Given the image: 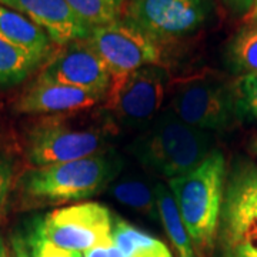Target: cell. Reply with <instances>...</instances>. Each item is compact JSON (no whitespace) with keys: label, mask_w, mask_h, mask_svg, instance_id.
<instances>
[{"label":"cell","mask_w":257,"mask_h":257,"mask_svg":"<svg viewBox=\"0 0 257 257\" xmlns=\"http://www.w3.org/2000/svg\"><path fill=\"white\" fill-rule=\"evenodd\" d=\"M177 210L197 257H210L220 226L226 190V160L213 150L196 169L169 180Z\"/></svg>","instance_id":"obj_1"},{"label":"cell","mask_w":257,"mask_h":257,"mask_svg":"<svg viewBox=\"0 0 257 257\" xmlns=\"http://www.w3.org/2000/svg\"><path fill=\"white\" fill-rule=\"evenodd\" d=\"M213 135L162 111L128 146L140 165L172 180L196 169L213 152Z\"/></svg>","instance_id":"obj_2"},{"label":"cell","mask_w":257,"mask_h":257,"mask_svg":"<svg viewBox=\"0 0 257 257\" xmlns=\"http://www.w3.org/2000/svg\"><path fill=\"white\" fill-rule=\"evenodd\" d=\"M80 113L55 114L37 121L26 136L29 162L36 167H45L104 152L101 149L113 136V124L86 120Z\"/></svg>","instance_id":"obj_3"},{"label":"cell","mask_w":257,"mask_h":257,"mask_svg":"<svg viewBox=\"0 0 257 257\" xmlns=\"http://www.w3.org/2000/svg\"><path fill=\"white\" fill-rule=\"evenodd\" d=\"M120 170L119 155L104 150L73 162L35 167L23 177V189L40 202H76L100 193L117 179Z\"/></svg>","instance_id":"obj_4"},{"label":"cell","mask_w":257,"mask_h":257,"mask_svg":"<svg viewBox=\"0 0 257 257\" xmlns=\"http://www.w3.org/2000/svg\"><path fill=\"white\" fill-rule=\"evenodd\" d=\"M170 110L186 124L211 135L229 130L240 120L233 83L209 74L177 83Z\"/></svg>","instance_id":"obj_5"},{"label":"cell","mask_w":257,"mask_h":257,"mask_svg":"<svg viewBox=\"0 0 257 257\" xmlns=\"http://www.w3.org/2000/svg\"><path fill=\"white\" fill-rule=\"evenodd\" d=\"M169 86V74L159 64L113 77L106 94V109L120 126L145 128L160 113Z\"/></svg>","instance_id":"obj_6"},{"label":"cell","mask_w":257,"mask_h":257,"mask_svg":"<svg viewBox=\"0 0 257 257\" xmlns=\"http://www.w3.org/2000/svg\"><path fill=\"white\" fill-rule=\"evenodd\" d=\"M126 22L155 42H169L196 33L209 22L213 0H130Z\"/></svg>","instance_id":"obj_7"},{"label":"cell","mask_w":257,"mask_h":257,"mask_svg":"<svg viewBox=\"0 0 257 257\" xmlns=\"http://www.w3.org/2000/svg\"><path fill=\"white\" fill-rule=\"evenodd\" d=\"M40 226L53 244L83 254L111 239L113 219L104 204L84 202L50 211Z\"/></svg>","instance_id":"obj_8"},{"label":"cell","mask_w":257,"mask_h":257,"mask_svg":"<svg viewBox=\"0 0 257 257\" xmlns=\"http://www.w3.org/2000/svg\"><path fill=\"white\" fill-rule=\"evenodd\" d=\"M87 42L100 56L111 79L132 73L149 64H159L157 43L126 20L92 28Z\"/></svg>","instance_id":"obj_9"},{"label":"cell","mask_w":257,"mask_h":257,"mask_svg":"<svg viewBox=\"0 0 257 257\" xmlns=\"http://www.w3.org/2000/svg\"><path fill=\"white\" fill-rule=\"evenodd\" d=\"M36 82L79 87L106 96L111 76L87 39L60 46L43 64Z\"/></svg>","instance_id":"obj_10"},{"label":"cell","mask_w":257,"mask_h":257,"mask_svg":"<svg viewBox=\"0 0 257 257\" xmlns=\"http://www.w3.org/2000/svg\"><path fill=\"white\" fill-rule=\"evenodd\" d=\"M0 5L30 19L59 46L87 39L92 32L64 0H0Z\"/></svg>","instance_id":"obj_11"},{"label":"cell","mask_w":257,"mask_h":257,"mask_svg":"<svg viewBox=\"0 0 257 257\" xmlns=\"http://www.w3.org/2000/svg\"><path fill=\"white\" fill-rule=\"evenodd\" d=\"M106 96L79 87L36 82L19 99L18 107L22 113L35 114H63L89 110Z\"/></svg>","instance_id":"obj_12"},{"label":"cell","mask_w":257,"mask_h":257,"mask_svg":"<svg viewBox=\"0 0 257 257\" xmlns=\"http://www.w3.org/2000/svg\"><path fill=\"white\" fill-rule=\"evenodd\" d=\"M0 36L40 59H46L55 45L43 29L3 5H0Z\"/></svg>","instance_id":"obj_13"},{"label":"cell","mask_w":257,"mask_h":257,"mask_svg":"<svg viewBox=\"0 0 257 257\" xmlns=\"http://www.w3.org/2000/svg\"><path fill=\"white\" fill-rule=\"evenodd\" d=\"M221 217H257V167H246L231 176L224 190Z\"/></svg>","instance_id":"obj_14"},{"label":"cell","mask_w":257,"mask_h":257,"mask_svg":"<svg viewBox=\"0 0 257 257\" xmlns=\"http://www.w3.org/2000/svg\"><path fill=\"white\" fill-rule=\"evenodd\" d=\"M216 243L220 257H257V217H220Z\"/></svg>","instance_id":"obj_15"},{"label":"cell","mask_w":257,"mask_h":257,"mask_svg":"<svg viewBox=\"0 0 257 257\" xmlns=\"http://www.w3.org/2000/svg\"><path fill=\"white\" fill-rule=\"evenodd\" d=\"M155 193H156L159 217L163 223L166 233L172 240V244L179 257H197L190 236L184 227L180 213L177 210L172 190L163 183H156Z\"/></svg>","instance_id":"obj_16"},{"label":"cell","mask_w":257,"mask_h":257,"mask_svg":"<svg viewBox=\"0 0 257 257\" xmlns=\"http://www.w3.org/2000/svg\"><path fill=\"white\" fill-rule=\"evenodd\" d=\"M111 239L124 257H173L163 241L120 219L113 221Z\"/></svg>","instance_id":"obj_17"},{"label":"cell","mask_w":257,"mask_h":257,"mask_svg":"<svg viewBox=\"0 0 257 257\" xmlns=\"http://www.w3.org/2000/svg\"><path fill=\"white\" fill-rule=\"evenodd\" d=\"M226 63L233 73H257V23H246L233 36L226 50Z\"/></svg>","instance_id":"obj_18"},{"label":"cell","mask_w":257,"mask_h":257,"mask_svg":"<svg viewBox=\"0 0 257 257\" xmlns=\"http://www.w3.org/2000/svg\"><path fill=\"white\" fill-rule=\"evenodd\" d=\"M43 59L9 43L0 36V86L23 82Z\"/></svg>","instance_id":"obj_19"},{"label":"cell","mask_w":257,"mask_h":257,"mask_svg":"<svg viewBox=\"0 0 257 257\" xmlns=\"http://www.w3.org/2000/svg\"><path fill=\"white\" fill-rule=\"evenodd\" d=\"M12 246L16 257H82L80 253L69 251L53 244L47 239L40 226V219L35 220L28 229L18 231Z\"/></svg>","instance_id":"obj_20"},{"label":"cell","mask_w":257,"mask_h":257,"mask_svg":"<svg viewBox=\"0 0 257 257\" xmlns=\"http://www.w3.org/2000/svg\"><path fill=\"white\" fill-rule=\"evenodd\" d=\"M110 192L121 204L145 213L153 219L159 217L155 186L150 187L146 182L139 179H124L111 186Z\"/></svg>","instance_id":"obj_21"},{"label":"cell","mask_w":257,"mask_h":257,"mask_svg":"<svg viewBox=\"0 0 257 257\" xmlns=\"http://www.w3.org/2000/svg\"><path fill=\"white\" fill-rule=\"evenodd\" d=\"M69 8L90 28L119 20L124 0H64Z\"/></svg>","instance_id":"obj_22"},{"label":"cell","mask_w":257,"mask_h":257,"mask_svg":"<svg viewBox=\"0 0 257 257\" xmlns=\"http://www.w3.org/2000/svg\"><path fill=\"white\" fill-rule=\"evenodd\" d=\"M233 87L240 119L257 120V73L240 76Z\"/></svg>","instance_id":"obj_23"},{"label":"cell","mask_w":257,"mask_h":257,"mask_svg":"<svg viewBox=\"0 0 257 257\" xmlns=\"http://www.w3.org/2000/svg\"><path fill=\"white\" fill-rule=\"evenodd\" d=\"M10 186H12V166L6 159L0 157V217L8 202Z\"/></svg>","instance_id":"obj_24"},{"label":"cell","mask_w":257,"mask_h":257,"mask_svg":"<svg viewBox=\"0 0 257 257\" xmlns=\"http://www.w3.org/2000/svg\"><path fill=\"white\" fill-rule=\"evenodd\" d=\"M221 2L226 6V9L236 16H246L254 3V0H221Z\"/></svg>","instance_id":"obj_25"},{"label":"cell","mask_w":257,"mask_h":257,"mask_svg":"<svg viewBox=\"0 0 257 257\" xmlns=\"http://www.w3.org/2000/svg\"><path fill=\"white\" fill-rule=\"evenodd\" d=\"M111 243H113V239H110L106 243H101L96 247L89 248L86 250L82 254V257H109V250H110Z\"/></svg>","instance_id":"obj_26"},{"label":"cell","mask_w":257,"mask_h":257,"mask_svg":"<svg viewBox=\"0 0 257 257\" xmlns=\"http://www.w3.org/2000/svg\"><path fill=\"white\" fill-rule=\"evenodd\" d=\"M244 18H246V23H257V0H254L251 9L248 10Z\"/></svg>","instance_id":"obj_27"},{"label":"cell","mask_w":257,"mask_h":257,"mask_svg":"<svg viewBox=\"0 0 257 257\" xmlns=\"http://www.w3.org/2000/svg\"><path fill=\"white\" fill-rule=\"evenodd\" d=\"M109 257H124L123 256V253L120 251V248L114 244V243H111L110 250H109Z\"/></svg>","instance_id":"obj_28"},{"label":"cell","mask_w":257,"mask_h":257,"mask_svg":"<svg viewBox=\"0 0 257 257\" xmlns=\"http://www.w3.org/2000/svg\"><path fill=\"white\" fill-rule=\"evenodd\" d=\"M0 257H10L9 251H8V248H6V246H5V243H3L2 239H0Z\"/></svg>","instance_id":"obj_29"},{"label":"cell","mask_w":257,"mask_h":257,"mask_svg":"<svg viewBox=\"0 0 257 257\" xmlns=\"http://www.w3.org/2000/svg\"><path fill=\"white\" fill-rule=\"evenodd\" d=\"M253 149H254V153H256V155H257V142H256V143H254V146H253Z\"/></svg>","instance_id":"obj_30"}]
</instances>
